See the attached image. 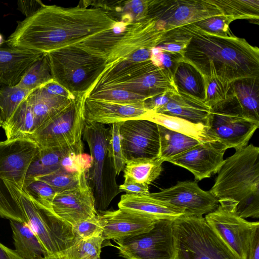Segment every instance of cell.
I'll list each match as a JSON object with an SVG mask.
<instances>
[{
    "label": "cell",
    "mask_w": 259,
    "mask_h": 259,
    "mask_svg": "<svg viewBox=\"0 0 259 259\" xmlns=\"http://www.w3.org/2000/svg\"><path fill=\"white\" fill-rule=\"evenodd\" d=\"M118 21L110 12L100 8L44 4L32 15L17 21L6 43L9 47L47 54L76 45L111 28Z\"/></svg>",
    "instance_id": "1"
},
{
    "label": "cell",
    "mask_w": 259,
    "mask_h": 259,
    "mask_svg": "<svg viewBox=\"0 0 259 259\" xmlns=\"http://www.w3.org/2000/svg\"><path fill=\"white\" fill-rule=\"evenodd\" d=\"M182 27L190 40L180 61L192 65L202 76H216L231 81L259 77V49L244 38L213 35L194 24Z\"/></svg>",
    "instance_id": "2"
},
{
    "label": "cell",
    "mask_w": 259,
    "mask_h": 259,
    "mask_svg": "<svg viewBox=\"0 0 259 259\" xmlns=\"http://www.w3.org/2000/svg\"><path fill=\"white\" fill-rule=\"evenodd\" d=\"M211 189L217 199L236 203L239 216L259 218V148L247 145L224 159Z\"/></svg>",
    "instance_id": "3"
},
{
    "label": "cell",
    "mask_w": 259,
    "mask_h": 259,
    "mask_svg": "<svg viewBox=\"0 0 259 259\" xmlns=\"http://www.w3.org/2000/svg\"><path fill=\"white\" fill-rule=\"evenodd\" d=\"M167 32L158 26L153 17L139 22L119 20L111 28L75 46L102 58L110 65L125 59L139 49L151 50L158 47Z\"/></svg>",
    "instance_id": "4"
},
{
    "label": "cell",
    "mask_w": 259,
    "mask_h": 259,
    "mask_svg": "<svg viewBox=\"0 0 259 259\" xmlns=\"http://www.w3.org/2000/svg\"><path fill=\"white\" fill-rule=\"evenodd\" d=\"M39 151L28 138L0 141V217L24 223L21 196L28 168Z\"/></svg>",
    "instance_id": "5"
},
{
    "label": "cell",
    "mask_w": 259,
    "mask_h": 259,
    "mask_svg": "<svg viewBox=\"0 0 259 259\" xmlns=\"http://www.w3.org/2000/svg\"><path fill=\"white\" fill-rule=\"evenodd\" d=\"M46 55L52 79L75 96L88 97L107 65L105 60L75 45Z\"/></svg>",
    "instance_id": "6"
},
{
    "label": "cell",
    "mask_w": 259,
    "mask_h": 259,
    "mask_svg": "<svg viewBox=\"0 0 259 259\" xmlns=\"http://www.w3.org/2000/svg\"><path fill=\"white\" fill-rule=\"evenodd\" d=\"M108 129L104 124L85 121L82 135L92 157L86 177L99 211H104L122 192L116 183L114 164L108 149Z\"/></svg>",
    "instance_id": "7"
},
{
    "label": "cell",
    "mask_w": 259,
    "mask_h": 259,
    "mask_svg": "<svg viewBox=\"0 0 259 259\" xmlns=\"http://www.w3.org/2000/svg\"><path fill=\"white\" fill-rule=\"evenodd\" d=\"M178 259H239L203 217L172 221Z\"/></svg>",
    "instance_id": "8"
},
{
    "label": "cell",
    "mask_w": 259,
    "mask_h": 259,
    "mask_svg": "<svg viewBox=\"0 0 259 259\" xmlns=\"http://www.w3.org/2000/svg\"><path fill=\"white\" fill-rule=\"evenodd\" d=\"M87 98L84 95L75 96L74 100L25 138L34 141L39 149L64 148L75 154H82Z\"/></svg>",
    "instance_id": "9"
},
{
    "label": "cell",
    "mask_w": 259,
    "mask_h": 259,
    "mask_svg": "<svg viewBox=\"0 0 259 259\" xmlns=\"http://www.w3.org/2000/svg\"><path fill=\"white\" fill-rule=\"evenodd\" d=\"M21 206L24 223L40 242L44 257H57L81 239L75 234L73 226L40 207L25 189L21 196Z\"/></svg>",
    "instance_id": "10"
},
{
    "label": "cell",
    "mask_w": 259,
    "mask_h": 259,
    "mask_svg": "<svg viewBox=\"0 0 259 259\" xmlns=\"http://www.w3.org/2000/svg\"><path fill=\"white\" fill-rule=\"evenodd\" d=\"M218 207L206 214L208 224L239 259H247L251 241L259 229L258 222L247 221L236 212V203L218 201Z\"/></svg>",
    "instance_id": "11"
},
{
    "label": "cell",
    "mask_w": 259,
    "mask_h": 259,
    "mask_svg": "<svg viewBox=\"0 0 259 259\" xmlns=\"http://www.w3.org/2000/svg\"><path fill=\"white\" fill-rule=\"evenodd\" d=\"M172 221L158 220L148 232L114 241L119 255L124 259H178Z\"/></svg>",
    "instance_id": "12"
},
{
    "label": "cell",
    "mask_w": 259,
    "mask_h": 259,
    "mask_svg": "<svg viewBox=\"0 0 259 259\" xmlns=\"http://www.w3.org/2000/svg\"><path fill=\"white\" fill-rule=\"evenodd\" d=\"M207 126L218 141L236 150L248 145L259 121L244 116L232 98L211 108Z\"/></svg>",
    "instance_id": "13"
},
{
    "label": "cell",
    "mask_w": 259,
    "mask_h": 259,
    "mask_svg": "<svg viewBox=\"0 0 259 259\" xmlns=\"http://www.w3.org/2000/svg\"><path fill=\"white\" fill-rule=\"evenodd\" d=\"M221 15L210 0H151L148 17L168 31Z\"/></svg>",
    "instance_id": "14"
},
{
    "label": "cell",
    "mask_w": 259,
    "mask_h": 259,
    "mask_svg": "<svg viewBox=\"0 0 259 259\" xmlns=\"http://www.w3.org/2000/svg\"><path fill=\"white\" fill-rule=\"evenodd\" d=\"M119 132L126 161L158 157L160 140L157 123L142 119L128 120L120 122Z\"/></svg>",
    "instance_id": "15"
},
{
    "label": "cell",
    "mask_w": 259,
    "mask_h": 259,
    "mask_svg": "<svg viewBox=\"0 0 259 259\" xmlns=\"http://www.w3.org/2000/svg\"><path fill=\"white\" fill-rule=\"evenodd\" d=\"M149 195L181 210L185 215L202 217L219 205L213 195L201 189L195 181L178 182L172 187Z\"/></svg>",
    "instance_id": "16"
},
{
    "label": "cell",
    "mask_w": 259,
    "mask_h": 259,
    "mask_svg": "<svg viewBox=\"0 0 259 259\" xmlns=\"http://www.w3.org/2000/svg\"><path fill=\"white\" fill-rule=\"evenodd\" d=\"M227 149L218 141L200 143L168 162L188 169L196 180L201 181L219 171L224 161Z\"/></svg>",
    "instance_id": "17"
},
{
    "label": "cell",
    "mask_w": 259,
    "mask_h": 259,
    "mask_svg": "<svg viewBox=\"0 0 259 259\" xmlns=\"http://www.w3.org/2000/svg\"><path fill=\"white\" fill-rule=\"evenodd\" d=\"M48 211L73 227L81 221L96 216L98 212L95 198L88 181L76 188L57 193L51 210Z\"/></svg>",
    "instance_id": "18"
},
{
    "label": "cell",
    "mask_w": 259,
    "mask_h": 259,
    "mask_svg": "<svg viewBox=\"0 0 259 259\" xmlns=\"http://www.w3.org/2000/svg\"><path fill=\"white\" fill-rule=\"evenodd\" d=\"M98 217L103 227L104 246L111 239L117 241L148 232L153 228L155 220L119 208L99 211Z\"/></svg>",
    "instance_id": "19"
},
{
    "label": "cell",
    "mask_w": 259,
    "mask_h": 259,
    "mask_svg": "<svg viewBox=\"0 0 259 259\" xmlns=\"http://www.w3.org/2000/svg\"><path fill=\"white\" fill-rule=\"evenodd\" d=\"M148 111L144 102L122 104L87 97L84 104L85 121L103 124L141 119Z\"/></svg>",
    "instance_id": "20"
},
{
    "label": "cell",
    "mask_w": 259,
    "mask_h": 259,
    "mask_svg": "<svg viewBox=\"0 0 259 259\" xmlns=\"http://www.w3.org/2000/svg\"><path fill=\"white\" fill-rule=\"evenodd\" d=\"M103 88L123 89L147 99L164 92H179L173 75L153 63L138 76L128 81L97 89Z\"/></svg>",
    "instance_id": "21"
},
{
    "label": "cell",
    "mask_w": 259,
    "mask_h": 259,
    "mask_svg": "<svg viewBox=\"0 0 259 259\" xmlns=\"http://www.w3.org/2000/svg\"><path fill=\"white\" fill-rule=\"evenodd\" d=\"M44 55L22 49L0 47V84L17 85L27 70Z\"/></svg>",
    "instance_id": "22"
},
{
    "label": "cell",
    "mask_w": 259,
    "mask_h": 259,
    "mask_svg": "<svg viewBox=\"0 0 259 259\" xmlns=\"http://www.w3.org/2000/svg\"><path fill=\"white\" fill-rule=\"evenodd\" d=\"M118 208L155 220L175 219L185 215L181 210L148 194L122 195Z\"/></svg>",
    "instance_id": "23"
},
{
    "label": "cell",
    "mask_w": 259,
    "mask_h": 259,
    "mask_svg": "<svg viewBox=\"0 0 259 259\" xmlns=\"http://www.w3.org/2000/svg\"><path fill=\"white\" fill-rule=\"evenodd\" d=\"M211 108L204 100L187 93H175L169 101L155 112L177 116L206 125Z\"/></svg>",
    "instance_id": "24"
},
{
    "label": "cell",
    "mask_w": 259,
    "mask_h": 259,
    "mask_svg": "<svg viewBox=\"0 0 259 259\" xmlns=\"http://www.w3.org/2000/svg\"><path fill=\"white\" fill-rule=\"evenodd\" d=\"M75 99L52 94L42 87L31 94L27 99L34 118L35 131Z\"/></svg>",
    "instance_id": "25"
},
{
    "label": "cell",
    "mask_w": 259,
    "mask_h": 259,
    "mask_svg": "<svg viewBox=\"0 0 259 259\" xmlns=\"http://www.w3.org/2000/svg\"><path fill=\"white\" fill-rule=\"evenodd\" d=\"M141 119H146L196 139L200 143L218 141L205 125L195 123L177 116L149 111Z\"/></svg>",
    "instance_id": "26"
},
{
    "label": "cell",
    "mask_w": 259,
    "mask_h": 259,
    "mask_svg": "<svg viewBox=\"0 0 259 259\" xmlns=\"http://www.w3.org/2000/svg\"><path fill=\"white\" fill-rule=\"evenodd\" d=\"M233 100L246 117L259 121V77L232 81Z\"/></svg>",
    "instance_id": "27"
},
{
    "label": "cell",
    "mask_w": 259,
    "mask_h": 259,
    "mask_svg": "<svg viewBox=\"0 0 259 259\" xmlns=\"http://www.w3.org/2000/svg\"><path fill=\"white\" fill-rule=\"evenodd\" d=\"M69 153H73L64 148H39L37 154L28 168L25 188L33 181L34 178L47 175L62 168L63 159Z\"/></svg>",
    "instance_id": "28"
},
{
    "label": "cell",
    "mask_w": 259,
    "mask_h": 259,
    "mask_svg": "<svg viewBox=\"0 0 259 259\" xmlns=\"http://www.w3.org/2000/svg\"><path fill=\"white\" fill-rule=\"evenodd\" d=\"M9 221L17 254L23 259H39L44 256L42 247L29 226L25 223Z\"/></svg>",
    "instance_id": "29"
},
{
    "label": "cell",
    "mask_w": 259,
    "mask_h": 259,
    "mask_svg": "<svg viewBox=\"0 0 259 259\" xmlns=\"http://www.w3.org/2000/svg\"><path fill=\"white\" fill-rule=\"evenodd\" d=\"M163 162L158 157L126 161L123 169L124 183H138L149 186L160 175Z\"/></svg>",
    "instance_id": "30"
},
{
    "label": "cell",
    "mask_w": 259,
    "mask_h": 259,
    "mask_svg": "<svg viewBox=\"0 0 259 259\" xmlns=\"http://www.w3.org/2000/svg\"><path fill=\"white\" fill-rule=\"evenodd\" d=\"M160 150L158 158L163 162L168 161L200 142L187 136L169 130L158 124Z\"/></svg>",
    "instance_id": "31"
},
{
    "label": "cell",
    "mask_w": 259,
    "mask_h": 259,
    "mask_svg": "<svg viewBox=\"0 0 259 259\" xmlns=\"http://www.w3.org/2000/svg\"><path fill=\"white\" fill-rule=\"evenodd\" d=\"M174 80L179 92L204 100L202 76L191 64L183 61L179 62L174 74Z\"/></svg>",
    "instance_id": "32"
},
{
    "label": "cell",
    "mask_w": 259,
    "mask_h": 259,
    "mask_svg": "<svg viewBox=\"0 0 259 259\" xmlns=\"http://www.w3.org/2000/svg\"><path fill=\"white\" fill-rule=\"evenodd\" d=\"M222 14L233 20L259 18V0H210Z\"/></svg>",
    "instance_id": "33"
},
{
    "label": "cell",
    "mask_w": 259,
    "mask_h": 259,
    "mask_svg": "<svg viewBox=\"0 0 259 259\" xmlns=\"http://www.w3.org/2000/svg\"><path fill=\"white\" fill-rule=\"evenodd\" d=\"M202 78L204 102L208 106L212 108L233 98L232 81L216 76Z\"/></svg>",
    "instance_id": "34"
},
{
    "label": "cell",
    "mask_w": 259,
    "mask_h": 259,
    "mask_svg": "<svg viewBox=\"0 0 259 259\" xmlns=\"http://www.w3.org/2000/svg\"><path fill=\"white\" fill-rule=\"evenodd\" d=\"M87 171H70L60 168L52 172L37 177L33 181L44 182L58 193L76 188L87 181Z\"/></svg>",
    "instance_id": "35"
},
{
    "label": "cell",
    "mask_w": 259,
    "mask_h": 259,
    "mask_svg": "<svg viewBox=\"0 0 259 259\" xmlns=\"http://www.w3.org/2000/svg\"><path fill=\"white\" fill-rule=\"evenodd\" d=\"M52 80L48 59L45 54L27 70L17 85L34 92Z\"/></svg>",
    "instance_id": "36"
},
{
    "label": "cell",
    "mask_w": 259,
    "mask_h": 259,
    "mask_svg": "<svg viewBox=\"0 0 259 259\" xmlns=\"http://www.w3.org/2000/svg\"><path fill=\"white\" fill-rule=\"evenodd\" d=\"M103 246L104 239L102 236L81 239L57 257L62 259H100L101 248Z\"/></svg>",
    "instance_id": "37"
},
{
    "label": "cell",
    "mask_w": 259,
    "mask_h": 259,
    "mask_svg": "<svg viewBox=\"0 0 259 259\" xmlns=\"http://www.w3.org/2000/svg\"><path fill=\"white\" fill-rule=\"evenodd\" d=\"M32 93L18 85H4L0 88V114L3 124L9 120L18 106Z\"/></svg>",
    "instance_id": "38"
},
{
    "label": "cell",
    "mask_w": 259,
    "mask_h": 259,
    "mask_svg": "<svg viewBox=\"0 0 259 259\" xmlns=\"http://www.w3.org/2000/svg\"><path fill=\"white\" fill-rule=\"evenodd\" d=\"M88 98L122 104L144 102L146 97L125 90L117 88H103L91 91Z\"/></svg>",
    "instance_id": "39"
},
{
    "label": "cell",
    "mask_w": 259,
    "mask_h": 259,
    "mask_svg": "<svg viewBox=\"0 0 259 259\" xmlns=\"http://www.w3.org/2000/svg\"><path fill=\"white\" fill-rule=\"evenodd\" d=\"M122 6L115 7L116 12H121L120 21L139 22L148 18L151 0L122 2Z\"/></svg>",
    "instance_id": "40"
},
{
    "label": "cell",
    "mask_w": 259,
    "mask_h": 259,
    "mask_svg": "<svg viewBox=\"0 0 259 259\" xmlns=\"http://www.w3.org/2000/svg\"><path fill=\"white\" fill-rule=\"evenodd\" d=\"M190 40V36L180 27L167 31L163 41L157 47L162 51L175 53L184 57Z\"/></svg>",
    "instance_id": "41"
},
{
    "label": "cell",
    "mask_w": 259,
    "mask_h": 259,
    "mask_svg": "<svg viewBox=\"0 0 259 259\" xmlns=\"http://www.w3.org/2000/svg\"><path fill=\"white\" fill-rule=\"evenodd\" d=\"M234 21L230 17L223 15L210 17L194 24L208 33L225 37L234 36L229 29V24Z\"/></svg>",
    "instance_id": "42"
},
{
    "label": "cell",
    "mask_w": 259,
    "mask_h": 259,
    "mask_svg": "<svg viewBox=\"0 0 259 259\" xmlns=\"http://www.w3.org/2000/svg\"><path fill=\"white\" fill-rule=\"evenodd\" d=\"M120 122L112 124L108 128V146L112 157L116 176L123 170L126 160L123 156L120 143L119 128Z\"/></svg>",
    "instance_id": "43"
},
{
    "label": "cell",
    "mask_w": 259,
    "mask_h": 259,
    "mask_svg": "<svg viewBox=\"0 0 259 259\" xmlns=\"http://www.w3.org/2000/svg\"><path fill=\"white\" fill-rule=\"evenodd\" d=\"M183 58L179 54L161 50L155 47L151 51L150 60L157 67L174 74L179 62Z\"/></svg>",
    "instance_id": "44"
},
{
    "label": "cell",
    "mask_w": 259,
    "mask_h": 259,
    "mask_svg": "<svg viewBox=\"0 0 259 259\" xmlns=\"http://www.w3.org/2000/svg\"><path fill=\"white\" fill-rule=\"evenodd\" d=\"M76 236L80 239H88L102 236L103 228L98 214L94 217L81 221L74 227Z\"/></svg>",
    "instance_id": "45"
},
{
    "label": "cell",
    "mask_w": 259,
    "mask_h": 259,
    "mask_svg": "<svg viewBox=\"0 0 259 259\" xmlns=\"http://www.w3.org/2000/svg\"><path fill=\"white\" fill-rule=\"evenodd\" d=\"M175 93L176 92L171 91L161 93L145 100V106L149 111L155 112L165 106Z\"/></svg>",
    "instance_id": "46"
},
{
    "label": "cell",
    "mask_w": 259,
    "mask_h": 259,
    "mask_svg": "<svg viewBox=\"0 0 259 259\" xmlns=\"http://www.w3.org/2000/svg\"><path fill=\"white\" fill-rule=\"evenodd\" d=\"M44 5L40 0H21L17 2L18 10L26 18L34 14Z\"/></svg>",
    "instance_id": "47"
},
{
    "label": "cell",
    "mask_w": 259,
    "mask_h": 259,
    "mask_svg": "<svg viewBox=\"0 0 259 259\" xmlns=\"http://www.w3.org/2000/svg\"><path fill=\"white\" fill-rule=\"evenodd\" d=\"M119 188L127 193L145 195L150 193L148 185L138 183H124L119 186Z\"/></svg>",
    "instance_id": "48"
},
{
    "label": "cell",
    "mask_w": 259,
    "mask_h": 259,
    "mask_svg": "<svg viewBox=\"0 0 259 259\" xmlns=\"http://www.w3.org/2000/svg\"><path fill=\"white\" fill-rule=\"evenodd\" d=\"M247 259H259V229L256 231L251 241Z\"/></svg>",
    "instance_id": "49"
},
{
    "label": "cell",
    "mask_w": 259,
    "mask_h": 259,
    "mask_svg": "<svg viewBox=\"0 0 259 259\" xmlns=\"http://www.w3.org/2000/svg\"><path fill=\"white\" fill-rule=\"evenodd\" d=\"M0 259H23L15 250L10 249L0 242Z\"/></svg>",
    "instance_id": "50"
},
{
    "label": "cell",
    "mask_w": 259,
    "mask_h": 259,
    "mask_svg": "<svg viewBox=\"0 0 259 259\" xmlns=\"http://www.w3.org/2000/svg\"><path fill=\"white\" fill-rule=\"evenodd\" d=\"M5 42L3 36L0 33V47Z\"/></svg>",
    "instance_id": "51"
},
{
    "label": "cell",
    "mask_w": 259,
    "mask_h": 259,
    "mask_svg": "<svg viewBox=\"0 0 259 259\" xmlns=\"http://www.w3.org/2000/svg\"><path fill=\"white\" fill-rule=\"evenodd\" d=\"M39 259H62V258H59V257L46 258V257L42 256V257H40Z\"/></svg>",
    "instance_id": "52"
},
{
    "label": "cell",
    "mask_w": 259,
    "mask_h": 259,
    "mask_svg": "<svg viewBox=\"0 0 259 259\" xmlns=\"http://www.w3.org/2000/svg\"><path fill=\"white\" fill-rule=\"evenodd\" d=\"M2 125H3V121L2 120V118H1V114H0V127H2Z\"/></svg>",
    "instance_id": "53"
}]
</instances>
